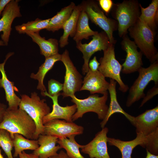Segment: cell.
<instances>
[{"instance_id":"cell-1","label":"cell","mask_w":158,"mask_h":158,"mask_svg":"<svg viewBox=\"0 0 158 158\" xmlns=\"http://www.w3.org/2000/svg\"><path fill=\"white\" fill-rule=\"evenodd\" d=\"M36 129L33 120L25 111L19 108L10 110L7 108L3 120L0 123V129L8 131L11 137L14 134L18 133L27 139L33 140Z\"/></svg>"},{"instance_id":"cell-2","label":"cell","mask_w":158,"mask_h":158,"mask_svg":"<svg viewBox=\"0 0 158 158\" xmlns=\"http://www.w3.org/2000/svg\"><path fill=\"white\" fill-rule=\"evenodd\" d=\"M21 97L19 108L25 111L34 122L36 129L33 140H37L40 135L44 134L42 119L50 112V108L46 99H40L35 92L31 93L30 97L22 95Z\"/></svg>"},{"instance_id":"cell-3","label":"cell","mask_w":158,"mask_h":158,"mask_svg":"<svg viewBox=\"0 0 158 158\" xmlns=\"http://www.w3.org/2000/svg\"><path fill=\"white\" fill-rule=\"evenodd\" d=\"M140 4L135 0H124L121 3L113 4L112 16L117 20L120 37L126 35L128 29L138 20L141 13Z\"/></svg>"},{"instance_id":"cell-4","label":"cell","mask_w":158,"mask_h":158,"mask_svg":"<svg viewBox=\"0 0 158 158\" xmlns=\"http://www.w3.org/2000/svg\"><path fill=\"white\" fill-rule=\"evenodd\" d=\"M128 30L137 47L151 63L158 59V53L154 45L155 33L139 19Z\"/></svg>"},{"instance_id":"cell-5","label":"cell","mask_w":158,"mask_h":158,"mask_svg":"<svg viewBox=\"0 0 158 158\" xmlns=\"http://www.w3.org/2000/svg\"><path fill=\"white\" fill-rule=\"evenodd\" d=\"M70 97L71 101L77 107V110L72 116L73 121L82 118L85 114L88 112L96 113L99 119L103 120L105 117L109 107L106 104L108 93L101 97H99L98 94H92L83 99L78 98L75 95Z\"/></svg>"},{"instance_id":"cell-6","label":"cell","mask_w":158,"mask_h":158,"mask_svg":"<svg viewBox=\"0 0 158 158\" xmlns=\"http://www.w3.org/2000/svg\"><path fill=\"white\" fill-rule=\"evenodd\" d=\"M138 72V76L129 90L126 104L127 107L144 97V90L150 81H153L154 84L158 83V59L147 68L142 67Z\"/></svg>"},{"instance_id":"cell-7","label":"cell","mask_w":158,"mask_h":158,"mask_svg":"<svg viewBox=\"0 0 158 158\" xmlns=\"http://www.w3.org/2000/svg\"><path fill=\"white\" fill-rule=\"evenodd\" d=\"M103 52V56L99 59L98 70L105 77L109 78L117 82L119 86V90L123 92H126L129 87L121 77L122 66L116 58L114 44L111 43Z\"/></svg>"},{"instance_id":"cell-8","label":"cell","mask_w":158,"mask_h":158,"mask_svg":"<svg viewBox=\"0 0 158 158\" xmlns=\"http://www.w3.org/2000/svg\"><path fill=\"white\" fill-rule=\"evenodd\" d=\"M81 4L89 19L103 30L108 36L110 43L114 44L116 41L113 37V33L118 29V22L107 17L96 1H84Z\"/></svg>"},{"instance_id":"cell-9","label":"cell","mask_w":158,"mask_h":158,"mask_svg":"<svg viewBox=\"0 0 158 158\" xmlns=\"http://www.w3.org/2000/svg\"><path fill=\"white\" fill-rule=\"evenodd\" d=\"M60 61L66 68L63 92L61 95L63 98L71 97L80 91L83 84L82 76L78 71L71 60L68 50L61 54Z\"/></svg>"},{"instance_id":"cell-10","label":"cell","mask_w":158,"mask_h":158,"mask_svg":"<svg viewBox=\"0 0 158 158\" xmlns=\"http://www.w3.org/2000/svg\"><path fill=\"white\" fill-rule=\"evenodd\" d=\"M111 43L107 34L104 31L98 32L92 37V40L88 44H82L81 41L76 43V47L82 52L84 63L82 71L83 75L88 71V64L92 56L98 51L107 49Z\"/></svg>"},{"instance_id":"cell-11","label":"cell","mask_w":158,"mask_h":158,"mask_svg":"<svg viewBox=\"0 0 158 158\" xmlns=\"http://www.w3.org/2000/svg\"><path fill=\"white\" fill-rule=\"evenodd\" d=\"M44 134L56 136L59 138H68L83 133L84 128L73 122L54 119L44 124Z\"/></svg>"},{"instance_id":"cell-12","label":"cell","mask_w":158,"mask_h":158,"mask_svg":"<svg viewBox=\"0 0 158 158\" xmlns=\"http://www.w3.org/2000/svg\"><path fill=\"white\" fill-rule=\"evenodd\" d=\"M121 43L122 49L126 53L125 62L122 65V73L130 74L138 71L142 67V54L137 50V47L134 41L130 40L126 35L122 37Z\"/></svg>"},{"instance_id":"cell-13","label":"cell","mask_w":158,"mask_h":158,"mask_svg":"<svg viewBox=\"0 0 158 158\" xmlns=\"http://www.w3.org/2000/svg\"><path fill=\"white\" fill-rule=\"evenodd\" d=\"M108 128L104 127L97 133L89 143L82 145L81 152L90 158H110L108 151L107 134Z\"/></svg>"},{"instance_id":"cell-14","label":"cell","mask_w":158,"mask_h":158,"mask_svg":"<svg viewBox=\"0 0 158 158\" xmlns=\"http://www.w3.org/2000/svg\"><path fill=\"white\" fill-rule=\"evenodd\" d=\"M19 1L11 0L2 13V17L0 19V32H3L1 38L5 46L8 44L13 21L15 18L22 16Z\"/></svg>"},{"instance_id":"cell-15","label":"cell","mask_w":158,"mask_h":158,"mask_svg":"<svg viewBox=\"0 0 158 158\" xmlns=\"http://www.w3.org/2000/svg\"><path fill=\"white\" fill-rule=\"evenodd\" d=\"M136 128V134L146 135L158 128V106L134 116L131 123Z\"/></svg>"},{"instance_id":"cell-16","label":"cell","mask_w":158,"mask_h":158,"mask_svg":"<svg viewBox=\"0 0 158 158\" xmlns=\"http://www.w3.org/2000/svg\"><path fill=\"white\" fill-rule=\"evenodd\" d=\"M13 54V52L8 53L4 62L0 63V72L2 76L0 78V87L3 88L5 91L6 99L8 106V108L10 110L18 109L21 101V99L15 92V91L18 92V89L14 85L13 82L8 80L4 69L6 61Z\"/></svg>"},{"instance_id":"cell-17","label":"cell","mask_w":158,"mask_h":158,"mask_svg":"<svg viewBox=\"0 0 158 158\" xmlns=\"http://www.w3.org/2000/svg\"><path fill=\"white\" fill-rule=\"evenodd\" d=\"M41 94L43 96L49 97L51 99L53 103L52 111L43 118V124L54 119H63L67 122H73L72 116L77 110V107L75 104L65 107L60 106L58 102V98L61 95L60 93L52 96L49 95L47 91L41 93Z\"/></svg>"},{"instance_id":"cell-18","label":"cell","mask_w":158,"mask_h":158,"mask_svg":"<svg viewBox=\"0 0 158 158\" xmlns=\"http://www.w3.org/2000/svg\"><path fill=\"white\" fill-rule=\"evenodd\" d=\"M86 74L80 91L88 90L92 95L96 93L103 95L108 93L109 83L98 70L93 71L89 69Z\"/></svg>"},{"instance_id":"cell-19","label":"cell","mask_w":158,"mask_h":158,"mask_svg":"<svg viewBox=\"0 0 158 158\" xmlns=\"http://www.w3.org/2000/svg\"><path fill=\"white\" fill-rule=\"evenodd\" d=\"M58 139L55 136L40 135L37 140L39 146L34 150L33 154L39 158H49L56 155L58 151L61 149L59 145H56Z\"/></svg>"},{"instance_id":"cell-20","label":"cell","mask_w":158,"mask_h":158,"mask_svg":"<svg viewBox=\"0 0 158 158\" xmlns=\"http://www.w3.org/2000/svg\"><path fill=\"white\" fill-rule=\"evenodd\" d=\"M145 140V136L140 133L137 134L136 137L134 139L128 141L114 138H107L109 145L115 146L119 150L121 154V158H131L133 149L138 145L143 147Z\"/></svg>"},{"instance_id":"cell-21","label":"cell","mask_w":158,"mask_h":158,"mask_svg":"<svg viewBox=\"0 0 158 158\" xmlns=\"http://www.w3.org/2000/svg\"><path fill=\"white\" fill-rule=\"evenodd\" d=\"M116 82L110 79L109 85L108 89L110 95V101L107 114L104 120L100 123L101 127L102 128L105 127L109 118L114 114L119 113L122 114L131 123L134 116L126 112L119 104L117 98L116 85Z\"/></svg>"},{"instance_id":"cell-22","label":"cell","mask_w":158,"mask_h":158,"mask_svg":"<svg viewBox=\"0 0 158 158\" xmlns=\"http://www.w3.org/2000/svg\"><path fill=\"white\" fill-rule=\"evenodd\" d=\"M30 37L33 41L37 43L40 48L41 54L45 58L55 55L58 53V42L54 38L46 40L41 37L39 33L27 32L25 33Z\"/></svg>"},{"instance_id":"cell-23","label":"cell","mask_w":158,"mask_h":158,"mask_svg":"<svg viewBox=\"0 0 158 158\" xmlns=\"http://www.w3.org/2000/svg\"><path fill=\"white\" fill-rule=\"evenodd\" d=\"M82 9L81 4L75 6L70 18L63 25L62 28L64 30L63 33L59 41L61 47H64L68 44L69 36L71 37L74 36L78 18Z\"/></svg>"},{"instance_id":"cell-24","label":"cell","mask_w":158,"mask_h":158,"mask_svg":"<svg viewBox=\"0 0 158 158\" xmlns=\"http://www.w3.org/2000/svg\"><path fill=\"white\" fill-rule=\"evenodd\" d=\"M140 15L139 19L156 34L158 21V0H152L149 6L143 7L140 4Z\"/></svg>"},{"instance_id":"cell-25","label":"cell","mask_w":158,"mask_h":158,"mask_svg":"<svg viewBox=\"0 0 158 158\" xmlns=\"http://www.w3.org/2000/svg\"><path fill=\"white\" fill-rule=\"evenodd\" d=\"M61 56V54L58 53L55 55L45 58L44 62L39 67L38 72L36 74L33 73L31 74L30 78L38 80L37 89L41 91V93L47 91L44 84V80L45 75L53 68L56 62L60 61Z\"/></svg>"},{"instance_id":"cell-26","label":"cell","mask_w":158,"mask_h":158,"mask_svg":"<svg viewBox=\"0 0 158 158\" xmlns=\"http://www.w3.org/2000/svg\"><path fill=\"white\" fill-rule=\"evenodd\" d=\"M88 21V16L82 7L78 21L75 34L73 37L76 43L81 41L83 39H88L90 36L98 32L90 29Z\"/></svg>"},{"instance_id":"cell-27","label":"cell","mask_w":158,"mask_h":158,"mask_svg":"<svg viewBox=\"0 0 158 158\" xmlns=\"http://www.w3.org/2000/svg\"><path fill=\"white\" fill-rule=\"evenodd\" d=\"M75 6L72 2L68 6L64 7L52 18H50L47 30L53 32L62 29L66 21L71 16Z\"/></svg>"},{"instance_id":"cell-28","label":"cell","mask_w":158,"mask_h":158,"mask_svg":"<svg viewBox=\"0 0 158 158\" xmlns=\"http://www.w3.org/2000/svg\"><path fill=\"white\" fill-rule=\"evenodd\" d=\"M11 138L14 149L13 157H17L25 150H34L39 146L37 140L27 139L20 134L15 133Z\"/></svg>"},{"instance_id":"cell-29","label":"cell","mask_w":158,"mask_h":158,"mask_svg":"<svg viewBox=\"0 0 158 158\" xmlns=\"http://www.w3.org/2000/svg\"><path fill=\"white\" fill-rule=\"evenodd\" d=\"M75 135H72L68 138H59L57 143L60 147L65 149L67 154L71 158H85L80 153L79 149L82 145L75 141Z\"/></svg>"},{"instance_id":"cell-30","label":"cell","mask_w":158,"mask_h":158,"mask_svg":"<svg viewBox=\"0 0 158 158\" xmlns=\"http://www.w3.org/2000/svg\"><path fill=\"white\" fill-rule=\"evenodd\" d=\"M50 20V18L42 20L37 18L34 20L17 25L15 28L20 34H25L27 32L39 33L41 30L47 28Z\"/></svg>"},{"instance_id":"cell-31","label":"cell","mask_w":158,"mask_h":158,"mask_svg":"<svg viewBox=\"0 0 158 158\" xmlns=\"http://www.w3.org/2000/svg\"><path fill=\"white\" fill-rule=\"evenodd\" d=\"M0 147L8 158H14L12 153L13 147L12 139L10 133L4 129H0Z\"/></svg>"},{"instance_id":"cell-32","label":"cell","mask_w":158,"mask_h":158,"mask_svg":"<svg viewBox=\"0 0 158 158\" xmlns=\"http://www.w3.org/2000/svg\"><path fill=\"white\" fill-rule=\"evenodd\" d=\"M143 148L151 154L158 155V128L145 135Z\"/></svg>"},{"instance_id":"cell-33","label":"cell","mask_w":158,"mask_h":158,"mask_svg":"<svg viewBox=\"0 0 158 158\" xmlns=\"http://www.w3.org/2000/svg\"><path fill=\"white\" fill-rule=\"evenodd\" d=\"M48 95L54 96L60 93L63 90V84L54 79H51L48 82Z\"/></svg>"},{"instance_id":"cell-34","label":"cell","mask_w":158,"mask_h":158,"mask_svg":"<svg viewBox=\"0 0 158 158\" xmlns=\"http://www.w3.org/2000/svg\"><path fill=\"white\" fill-rule=\"evenodd\" d=\"M158 93V83L155 84L154 86L149 90L142 100L140 107H142L147 101L151 99Z\"/></svg>"},{"instance_id":"cell-35","label":"cell","mask_w":158,"mask_h":158,"mask_svg":"<svg viewBox=\"0 0 158 158\" xmlns=\"http://www.w3.org/2000/svg\"><path fill=\"white\" fill-rule=\"evenodd\" d=\"M99 4L103 11L107 14L112 8L113 3L111 0H99Z\"/></svg>"},{"instance_id":"cell-36","label":"cell","mask_w":158,"mask_h":158,"mask_svg":"<svg viewBox=\"0 0 158 158\" xmlns=\"http://www.w3.org/2000/svg\"><path fill=\"white\" fill-rule=\"evenodd\" d=\"M100 63L97 60L96 56H94L89 63V68L92 71H96L98 70Z\"/></svg>"},{"instance_id":"cell-37","label":"cell","mask_w":158,"mask_h":158,"mask_svg":"<svg viewBox=\"0 0 158 158\" xmlns=\"http://www.w3.org/2000/svg\"><path fill=\"white\" fill-rule=\"evenodd\" d=\"M7 108L6 105L0 102V123L3 120Z\"/></svg>"},{"instance_id":"cell-38","label":"cell","mask_w":158,"mask_h":158,"mask_svg":"<svg viewBox=\"0 0 158 158\" xmlns=\"http://www.w3.org/2000/svg\"><path fill=\"white\" fill-rule=\"evenodd\" d=\"M18 156L19 158H39V157L32 154H28L23 151Z\"/></svg>"},{"instance_id":"cell-39","label":"cell","mask_w":158,"mask_h":158,"mask_svg":"<svg viewBox=\"0 0 158 158\" xmlns=\"http://www.w3.org/2000/svg\"><path fill=\"white\" fill-rule=\"evenodd\" d=\"M49 158H71L66 152L61 150L56 155L52 156Z\"/></svg>"},{"instance_id":"cell-40","label":"cell","mask_w":158,"mask_h":158,"mask_svg":"<svg viewBox=\"0 0 158 158\" xmlns=\"http://www.w3.org/2000/svg\"><path fill=\"white\" fill-rule=\"evenodd\" d=\"M11 0H0V16L6 5Z\"/></svg>"},{"instance_id":"cell-41","label":"cell","mask_w":158,"mask_h":158,"mask_svg":"<svg viewBox=\"0 0 158 158\" xmlns=\"http://www.w3.org/2000/svg\"><path fill=\"white\" fill-rule=\"evenodd\" d=\"M147 155L146 158H158V155H155L150 153L147 150Z\"/></svg>"},{"instance_id":"cell-42","label":"cell","mask_w":158,"mask_h":158,"mask_svg":"<svg viewBox=\"0 0 158 158\" xmlns=\"http://www.w3.org/2000/svg\"><path fill=\"white\" fill-rule=\"evenodd\" d=\"M5 46L4 42L2 40H0V46Z\"/></svg>"},{"instance_id":"cell-43","label":"cell","mask_w":158,"mask_h":158,"mask_svg":"<svg viewBox=\"0 0 158 158\" xmlns=\"http://www.w3.org/2000/svg\"><path fill=\"white\" fill-rule=\"evenodd\" d=\"M0 158H4L1 154V150L0 148Z\"/></svg>"},{"instance_id":"cell-44","label":"cell","mask_w":158,"mask_h":158,"mask_svg":"<svg viewBox=\"0 0 158 158\" xmlns=\"http://www.w3.org/2000/svg\"></svg>"}]
</instances>
